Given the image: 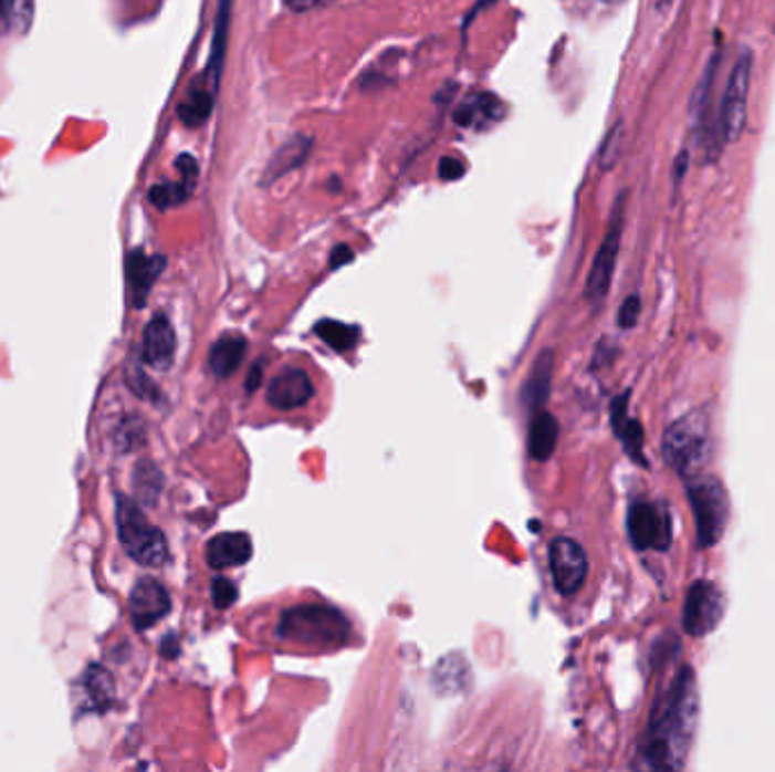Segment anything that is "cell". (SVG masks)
<instances>
[{
    "label": "cell",
    "instance_id": "4fadbf2b",
    "mask_svg": "<svg viewBox=\"0 0 775 772\" xmlns=\"http://www.w3.org/2000/svg\"><path fill=\"white\" fill-rule=\"evenodd\" d=\"M166 268V259L155 254L148 257L144 250H134L129 252L127 261H125V274H127V283H129V295L136 309L146 306V300L153 291L155 281L159 279V274Z\"/></svg>",
    "mask_w": 775,
    "mask_h": 772
},
{
    "label": "cell",
    "instance_id": "6da1fadb",
    "mask_svg": "<svg viewBox=\"0 0 775 772\" xmlns=\"http://www.w3.org/2000/svg\"><path fill=\"white\" fill-rule=\"evenodd\" d=\"M699 726V687L692 666H682L664 700L651 713L640 759L651 770H682Z\"/></svg>",
    "mask_w": 775,
    "mask_h": 772
},
{
    "label": "cell",
    "instance_id": "d6a6232c",
    "mask_svg": "<svg viewBox=\"0 0 775 772\" xmlns=\"http://www.w3.org/2000/svg\"><path fill=\"white\" fill-rule=\"evenodd\" d=\"M261 380H263V363L259 361V363H254V365H252V369H250V374H248V380H245V390H248V395H254V393H256V388H259V385H261Z\"/></svg>",
    "mask_w": 775,
    "mask_h": 772
},
{
    "label": "cell",
    "instance_id": "ba28073f",
    "mask_svg": "<svg viewBox=\"0 0 775 772\" xmlns=\"http://www.w3.org/2000/svg\"><path fill=\"white\" fill-rule=\"evenodd\" d=\"M725 612V598L721 590L710 581H697L688 590L685 607H682V627L690 637H705L714 633Z\"/></svg>",
    "mask_w": 775,
    "mask_h": 772
},
{
    "label": "cell",
    "instance_id": "7a4b0ae2",
    "mask_svg": "<svg viewBox=\"0 0 775 772\" xmlns=\"http://www.w3.org/2000/svg\"><path fill=\"white\" fill-rule=\"evenodd\" d=\"M280 639L317 650H334L349 641L352 625L347 616L329 605H297L282 614L277 625Z\"/></svg>",
    "mask_w": 775,
    "mask_h": 772
},
{
    "label": "cell",
    "instance_id": "7c38bea8",
    "mask_svg": "<svg viewBox=\"0 0 775 772\" xmlns=\"http://www.w3.org/2000/svg\"><path fill=\"white\" fill-rule=\"evenodd\" d=\"M315 395L313 383L304 369L289 367L270 380L268 385V404L275 410H297L306 406Z\"/></svg>",
    "mask_w": 775,
    "mask_h": 772
},
{
    "label": "cell",
    "instance_id": "52a82bcc",
    "mask_svg": "<svg viewBox=\"0 0 775 772\" xmlns=\"http://www.w3.org/2000/svg\"><path fill=\"white\" fill-rule=\"evenodd\" d=\"M628 538L637 551H669L673 542L671 514L662 503L632 501L628 508Z\"/></svg>",
    "mask_w": 775,
    "mask_h": 772
},
{
    "label": "cell",
    "instance_id": "ac0fdd59",
    "mask_svg": "<svg viewBox=\"0 0 775 772\" xmlns=\"http://www.w3.org/2000/svg\"><path fill=\"white\" fill-rule=\"evenodd\" d=\"M552 372H554V352L544 350L535 358V363L531 367V374H528L524 388H522V404H524L526 410L537 413L546 404V399H549Z\"/></svg>",
    "mask_w": 775,
    "mask_h": 772
},
{
    "label": "cell",
    "instance_id": "f1b7e54d",
    "mask_svg": "<svg viewBox=\"0 0 775 772\" xmlns=\"http://www.w3.org/2000/svg\"><path fill=\"white\" fill-rule=\"evenodd\" d=\"M211 598H213V605L218 609H230L237 601H239V590L237 585L230 581V577H216V581L211 583Z\"/></svg>",
    "mask_w": 775,
    "mask_h": 772
},
{
    "label": "cell",
    "instance_id": "277c9868",
    "mask_svg": "<svg viewBox=\"0 0 775 772\" xmlns=\"http://www.w3.org/2000/svg\"><path fill=\"white\" fill-rule=\"evenodd\" d=\"M118 538L127 555L144 566H161L168 560V544L161 530L153 525L134 501L118 497L116 503Z\"/></svg>",
    "mask_w": 775,
    "mask_h": 772
},
{
    "label": "cell",
    "instance_id": "484cf974",
    "mask_svg": "<svg viewBox=\"0 0 775 772\" xmlns=\"http://www.w3.org/2000/svg\"><path fill=\"white\" fill-rule=\"evenodd\" d=\"M134 488H136V497H139L144 503L153 505L161 492L159 469L153 462H142L134 473Z\"/></svg>",
    "mask_w": 775,
    "mask_h": 772
},
{
    "label": "cell",
    "instance_id": "5b68a950",
    "mask_svg": "<svg viewBox=\"0 0 775 772\" xmlns=\"http://www.w3.org/2000/svg\"><path fill=\"white\" fill-rule=\"evenodd\" d=\"M688 497L697 523L701 549H712L721 542L727 517H731V499L723 482L714 476H694L688 480Z\"/></svg>",
    "mask_w": 775,
    "mask_h": 772
},
{
    "label": "cell",
    "instance_id": "603a6c76",
    "mask_svg": "<svg viewBox=\"0 0 775 772\" xmlns=\"http://www.w3.org/2000/svg\"><path fill=\"white\" fill-rule=\"evenodd\" d=\"M315 335L321 337V341L336 350V352H349L356 347L358 343V326H352V324H345V322H338V320H323V322H317L315 324Z\"/></svg>",
    "mask_w": 775,
    "mask_h": 772
},
{
    "label": "cell",
    "instance_id": "4316f807",
    "mask_svg": "<svg viewBox=\"0 0 775 772\" xmlns=\"http://www.w3.org/2000/svg\"><path fill=\"white\" fill-rule=\"evenodd\" d=\"M86 691H88L91 700L98 702V709H107L114 700L112 675L101 666H91L86 670Z\"/></svg>",
    "mask_w": 775,
    "mask_h": 772
},
{
    "label": "cell",
    "instance_id": "d4e9b609",
    "mask_svg": "<svg viewBox=\"0 0 775 772\" xmlns=\"http://www.w3.org/2000/svg\"><path fill=\"white\" fill-rule=\"evenodd\" d=\"M306 153H308V140L295 138L293 143H286L284 148H280V153L275 155V159L270 161L268 179H275V177L286 175L291 168H295V166L304 159Z\"/></svg>",
    "mask_w": 775,
    "mask_h": 772
},
{
    "label": "cell",
    "instance_id": "4dcf8cb0",
    "mask_svg": "<svg viewBox=\"0 0 775 772\" xmlns=\"http://www.w3.org/2000/svg\"><path fill=\"white\" fill-rule=\"evenodd\" d=\"M619 143H621V125L612 127V132L608 134L606 143H604V150H601V166L604 168H612V164L617 161Z\"/></svg>",
    "mask_w": 775,
    "mask_h": 772
},
{
    "label": "cell",
    "instance_id": "d590c367",
    "mask_svg": "<svg viewBox=\"0 0 775 772\" xmlns=\"http://www.w3.org/2000/svg\"><path fill=\"white\" fill-rule=\"evenodd\" d=\"M599 3H606V6H619V3H624V0H599Z\"/></svg>",
    "mask_w": 775,
    "mask_h": 772
},
{
    "label": "cell",
    "instance_id": "1f68e13d",
    "mask_svg": "<svg viewBox=\"0 0 775 772\" xmlns=\"http://www.w3.org/2000/svg\"><path fill=\"white\" fill-rule=\"evenodd\" d=\"M440 168H438V173H440V177L444 179V181H453V179H459L463 173H465V166L459 161V159H453V157H444V159H440V164H438Z\"/></svg>",
    "mask_w": 775,
    "mask_h": 772
},
{
    "label": "cell",
    "instance_id": "30bf717a",
    "mask_svg": "<svg viewBox=\"0 0 775 772\" xmlns=\"http://www.w3.org/2000/svg\"><path fill=\"white\" fill-rule=\"evenodd\" d=\"M549 566L554 585L563 596H574L587 577V555L572 538H556L549 544Z\"/></svg>",
    "mask_w": 775,
    "mask_h": 772
},
{
    "label": "cell",
    "instance_id": "9c48e42d",
    "mask_svg": "<svg viewBox=\"0 0 775 772\" xmlns=\"http://www.w3.org/2000/svg\"><path fill=\"white\" fill-rule=\"evenodd\" d=\"M621 205H617V211L612 216L610 229L604 238V243L595 257V263H591V270L587 274V283H585V298L591 304H601L610 291L612 283V274H615V265H617V257H619V246H621Z\"/></svg>",
    "mask_w": 775,
    "mask_h": 772
},
{
    "label": "cell",
    "instance_id": "44dd1931",
    "mask_svg": "<svg viewBox=\"0 0 775 772\" xmlns=\"http://www.w3.org/2000/svg\"><path fill=\"white\" fill-rule=\"evenodd\" d=\"M499 112H501V105L496 98H492L488 93H476L455 109L453 121L461 127H483L485 123L496 121Z\"/></svg>",
    "mask_w": 775,
    "mask_h": 772
},
{
    "label": "cell",
    "instance_id": "5bb4252c",
    "mask_svg": "<svg viewBox=\"0 0 775 772\" xmlns=\"http://www.w3.org/2000/svg\"><path fill=\"white\" fill-rule=\"evenodd\" d=\"M628 401H630V393H624L612 401L610 406L612 430L619 438V442L624 445L626 453L640 467H649V460L645 456V428L640 421L628 415Z\"/></svg>",
    "mask_w": 775,
    "mask_h": 772
},
{
    "label": "cell",
    "instance_id": "ffe728a7",
    "mask_svg": "<svg viewBox=\"0 0 775 772\" xmlns=\"http://www.w3.org/2000/svg\"><path fill=\"white\" fill-rule=\"evenodd\" d=\"M558 436H561V426L558 419L552 413H535L531 428H528V453L535 462H546L558 445Z\"/></svg>",
    "mask_w": 775,
    "mask_h": 772
},
{
    "label": "cell",
    "instance_id": "e0dca14e",
    "mask_svg": "<svg viewBox=\"0 0 775 772\" xmlns=\"http://www.w3.org/2000/svg\"><path fill=\"white\" fill-rule=\"evenodd\" d=\"M175 350H177V337H175L172 324L164 315H157L144 331V343H142L144 361L153 367L166 369L175 358Z\"/></svg>",
    "mask_w": 775,
    "mask_h": 772
},
{
    "label": "cell",
    "instance_id": "83f0119b",
    "mask_svg": "<svg viewBox=\"0 0 775 772\" xmlns=\"http://www.w3.org/2000/svg\"><path fill=\"white\" fill-rule=\"evenodd\" d=\"M193 186H189L187 181H175V184H157L153 190H150V202L157 207V209H168V207H175V205H181L185 200H189L193 196Z\"/></svg>",
    "mask_w": 775,
    "mask_h": 772
},
{
    "label": "cell",
    "instance_id": "d6986e66",
    "mask_svg": "<svg viewBox=\"0 0 775 772\" xmlns=\"http://www.w3.org/2000/svg\"><path fill=\"white\" fill-rule=\"evenodd\" d=\"M248 341L241 333H227L213 343L209 352V369L218 378H230L243 363Z\"/></svg>",
    "mask_w": 775,
    "mask_h": 772
},
{
    "label": "cell",
    "instance_id": "f546056e",
    "mask_svg": "<svg viewBox=\"0 0 775 772\" xmlns=\"http://www.w3.org/2000/svg\"><path fill=\"white\" fill-rule=\"evenodd\" d=\"M640 311H642L640 298L630 295L619 309V326L621 328H632L637 324V320H640Z\"/></svg>",
    "mask_w": 775,
    "mask_h": 772
},
{
    "label": "cell",
    "instance_id": "8992f818",
    "mask_svg": "<svg viewBox=\"0 0 775 772\" xmlns=\"http://www.w3.org/2000/svg\"><path fill=\"white\" fill-rule=\"evenodd\" d=\"M751 75H753V53L742 51L731 75H727L723 101H721L719 134L723 143H735L744 134L746 118H748Z\"/></svg>",
    "mask_w": 775,
    "mask_h": 772
},
{
    "label": "cell",
    "instance_id": "cb8c5ba5",
    "mask_svg": "<svg viewBox=\"0 0 775 772\" xmlns=\"http://www.w3.org/2000/svg\"><path fill=\"white\" fill-rule=\"evenodd\" d=\"M32 19V0H0V30H25Z\"/></svg>",
    "mask_w": 775,
    "mask_h": 772
},
{
    "label": "cell",
    "instance_id": "836d02e7",
    "mask_svg": "<svg viewBox=\"0 0 775 772\" xmlns=\"http://www.w3.org/2000/svg\"><path fill=\"white\" fill-rule=\"evenodd\" d=\"M354 259V252L347 248V246H338L334 252H332V268H343L345 263H349Z\"/></svg>",
    "mask_w": 775,
    "mask_h": 772
},
{
    "label": "cell",
    "instance_id": "e575fe53",
    "mask_svg": "<svg viewBox=\"0 0 775 772\" xmlns=\"http://www.w3.org/2000/svg\"><path fill=\"white\" fill-rule=\"evenodd\" d=\"M286 6H289L291 10H295V12H304V10H308V8L315 6V0H286Z\"/></svg>",
    "mask_w": 775,
    "mask_h": 772
},
{
    "label": "cell",
    "instance_id": "2e32d148",
    "mask_svg": "<svg viewBox=\"0 0 775 772\" xmlns=\"http://www.w3.org/2000/svg\"><path fill=\"white\" fill-rule=\"evenodd\" d=\"M252 557V540L248 533H220L207 544V564L213 571L234 568Z\"/></svg>",
    "mask_w": 775,
    "mask_h": 772
},
{
    "label": "cell",
    "instance_id": "7402d4cb",
    "mask_svg": "<svg viewBox=\"0 0 775 772\" xmlns=\"http://www.w3.org/2000/svg\"><path fill=\"white\" fill-rule=\"evenodd\" d=\"M213 103H216V93H211L209 88L193 82L185 103L177 107V116L187 127H200L209 121Z\"/></svg>",
    "mask_w": 775,
    "mask_h": 772
},
{
    "label": "cell",
    "instance_id": "3957f363",
    "mask_svg": "<svg viewBox=\"0 0 775 772\" xmlns=\"http://www.w3.org/2000/svg\"><path fill=\"white\" fill-rule=\"evenodd\" d=\"M662 456L682 478H694L703 471L712 456L710 419L703 410L678 417L662 438Z\"/></svg>",
    "mask_w": 775,
    "mask_h": 772
},
{
    "label": "cell",
    "instance_id": "9a60e30c",
    "mask_svg": "<svg viewBox=\"0 0 775 772\" xmlns=\"http://www.w3.org/2000/svg\"><path fill=\"white\" fill-rule=\"evenodd\" d=\"M230 21H232V0H218L209 62L205 73L196 80V84L209 88L211 93H218V86H220V73L224 66V53H227V36H230Z\"/></svg>",
    "mask_w": 775,
    "mask_h": 772
},
{
    "label": "cell",
    "instance_id": "8fae6325",
    "mask_svg": "<svg viewBox=\"0 0 775 772\" xmlns=\"http://www.w3.org/2000/svg\"><path fill=\"white\" fill-rule=\"evenodd\" d=\"M170 612V596L153 577H144L129 594V616L136 630H148Z\"/></svg>",
    "mask_w": 775,
    "mask_h": 772
}]
</instances>
